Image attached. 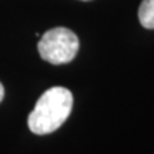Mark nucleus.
Segmentation results:
<instances>
[{"mask_svg": "<svg viewBox=\"0 0 154 154\" xmlns=\"http://www.w3.org/2000/svg\"><path fill=\"white\" fill-rule=\"evenodd\" d=\"M73 109V94L66 87L49 88L37 100L32 113L29 114L27 124L30 131L43 136L56 131L69 119Z\"/></svg>", "mask_w": 154, "mask_h": 154, "instance_id": "f257e3e1", "label": "nucleus"}, {"mask_svg": "<svg viewBox=\"0 0 154 154\" xmlns=\"http://www.w3.org/2000/svg\"><path fill=\"white\" fill-rule=\"evenodd\" d=\"M79 37L67 27H54L47 30L38 40L40 57L51 64H66L76 57L79 51Z\"/></svg>", "mask_w": 154, "mask_h": 154, "instance_id": "f03ea898", "label": "nucleus"}, {"mask_svg": "<svg viewBox=\"0 0 154 154\" xmlns=\"http://www.w3.org/2000/svg\"><path fill=\"white\" fill-rule=\"evenodd\" d=\"M138 20L144 29H154V0H143L138 7Z\"/></svg>", "mask_w": 154, "mask_h": 154, "instance_id": "7ed1b4c3", "label": "nucleus"}, {"mask_svg": "<svg viewBox=\"0 0 154 154\" xmlns=\"http://www.w3.org/2000/svg\"><path fill=\"white\" fill-rule=\"evenodd\" d=\"M3 97H5V87H3V84L0 83V103H2Z\"/></svg>", "mask_w": 154, "mask_h": 154, "instance_id": "20e7f679", "label": "nucleus"}, {"mask_svg": "<svg viewBox=\"0 0 154 154\" xmlns=\"http://www.w3.org/2000/svg\"><path fill=\"white\" fill-rule=\"evenodd\" d=\"M82 2H90V0H82Z\"/></svg>", "mask_w": 154, "mask_h": 154, "instance_id": "39448f33", "label": "nucleus"}]
</instances>
